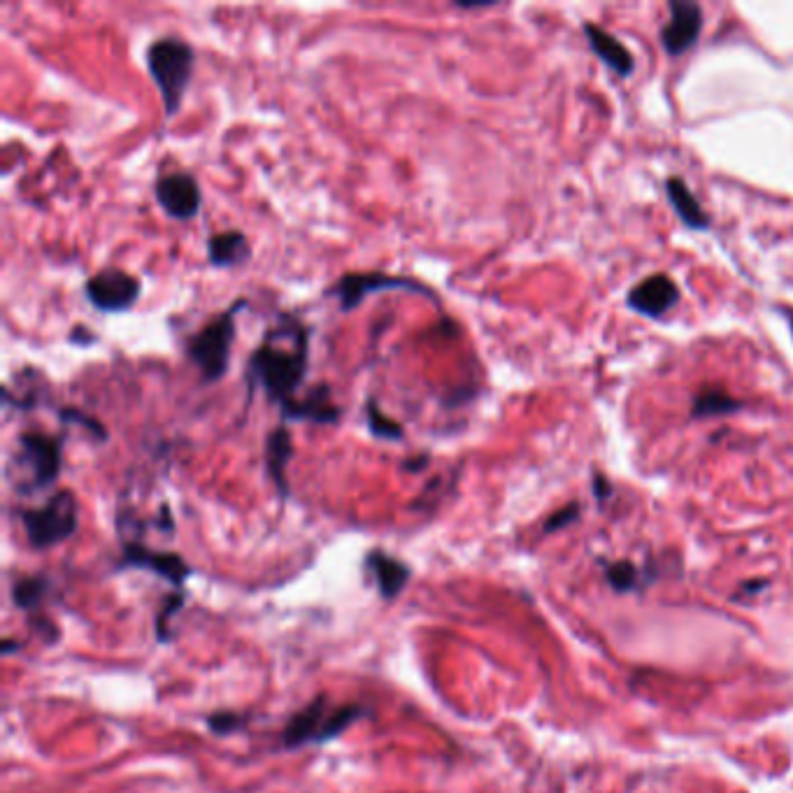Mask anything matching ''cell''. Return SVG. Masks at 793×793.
I'll use <instances>...</instances> for the list:
<instances>
[{"label":"cell","mask_w":793,"mask_h":793,"mask_svg":"<svg viewBox=\"0 0 793 793\" xmlns=\"http://www.w3.org/2000/svg\"><path fill=\"white\" fill-rule=\"evenodd\" d=\"M310 368V328L291 312H282L266 331L247 361V380L277 407L295 399Z\"/></svg>","instance_id":"cell-1"},{"label":"cell","mask_w":793,"mask_h":793,"mask_svg":"<svg viewBox=\"0 0 793 793\" xmlns=\"http://www.w3.org/2000/svg\"><path fill=\"white\" fill-rule=\"evenodd\" d=\"M145 62L149 77L154 79L158 93H161L166 116H175L185 103L196 66V52L191 43L177 35L156 37L147 47Z\"/></svg>","instance_id":"cell-2"},{"label":"cell","mask_w":793,"mask_h":793,"mask_svg":"<svg viewBox=\"0 0 793 793\" xmlns=\"http://www.w3.org/2000/svg\"><path fill=\"white\" fill-rule=\"evenodd\" d=\"M64 466V435L24 431L16 435L10 468L16 472L14 489L24 495L52 487Z\"/></svg>","instance_id":"cell-3"},{"label":"cell","mask_w":793,"mask_h":793,"mask_svg":"<svg viewBox=\"0 0 793 793\" xmlns=\"http://www.w3.org/2000/svg\"><path fill=\"white\" fill-rule=\"evenodd\" d=\"M247 308V299H237L224 312L198 328L185 345L187 359L201 372L203 384H216L226 378L231 368V351L235 343V316Z\"/></svg>","instance_id":"cell-4"},{"label":"cell","mask_w":793,"mask_h":793,"mask_svg":"<svg viewBox=\"0 0 793 793\" xmlns=\"http://www.w3.org/2000/svg\"><path fill=\"white\" fill-rule=\"evenodd\" d=\"M364 715L359 705H343L328 712L326 696H316L308 707L299 710L284 726L282 740L287 747H301L308 742H324L338 738L340 733Z\"/></svg>","instance_id":"cell-5"},{"label":"cell","mask_w":793,"mask_h":793,"mask_svg":"<svg viewBox=\"0 0 793 793\" xmlns=\"http://www.w3.org/2000/svg\"><path fill=\"white\" fill-rule=\"evenodd\" d=\"M22 524L26 530V538L33 549H49L54 545H62L77 530L79 520V505L72 491L64 489L56 491L43 507L24 510Z\"/></svg>","instance_id":"cell-6"},{"label":"cell","mask_w":793,"mask_h":793,"mask_svg":"<svg viewBox=\"0 0 793 793\" xmlns=\"http://www.w3.org/2000/svg\"><path fill=\"white\" fill-rule=\"evenodd\" d=\"M380 291H407V293H416V295H426L433 303H438V293H435L431 287L422 284L414 277H405V275H389V272H345L338 282H333L326 289L328 299H335L340 303L343 312H351L359 308L370 293H380Z\"/></svg>","instance_id":"cell-7"},{"label":"cell","mask_w":793,"mask_h":793,"mask_svg":"<svg viewBox=\"0 0 793 793\" xmlns=\"http://www.w3.org/2000/svg\"><path fill=\"white\" fill-rule=\"evenodd\" d=\"M143 293V282L122 268H105L91 275L85 284L87 301L103 314L129 312Z\"/></svg>","instance_id":"cell-8"},{"label":"cell","mask_w":793,"mask_h":793,"mask_svg":"<svg viewBox=\"0 0 793 793\" xmlns=\"http://www.w3.org/2000/svg\"><path fill=\"white\" fill-rule=\"evenodd\" d=\"M156 203L175 222H191L203 208V191L191 172H166L154 182Z\"/></svg>","instance_id":"cell-9"},{"label":"cell","mask_w":793,"mask_h":793,"mask_svg":"<svg viewBox=\"0 0 793 793\" xmlns=\"http://www.w3.org/2000/svg\"><path fill=\"white\" fill-rule=\"evenodd\" d=\"M282 422H303L316 426H338L343 420V407L333 401V391L328 384H320L303 395L280 405Z\"/></svg>","instance_id":"cell-10"},{"label":"cell","mask_w":793,"mask_h":793,"mask_svg":"<svg viewBox=\"0 0 793 793\" xmlns=\"http://www.w3.org/2000/svg\"><path fill=\"white\" fill-rule=\"evenodd\" d=\"M703 29V8L686 0H672L670 22L661 29V45L670 56H680L696 45Z\"/></svg>","instance_id":"cell-11"},{"label":"cell","mask_w":793,"mask_h":793,"mask_svg":"<svg viewBox=\"0 0 793 793\" xmlns=\"http://www.w3.org/2000/svg\"><path fill=\"white\" fill-rule=\"evenodd\" d=\"M628 308L645 316H661L680 303V289L668 275H649L647 280L633 287L626 299Z\"/></svg>","instance_id":"cell-12"},{"label":"cell","mask_w":793,"mask_h":793,"mask_svg":"<svg viewBox=\"0 0 793 793\" xmlns=\"http://www.w3.org/2000/svg\"><path fill=\"white\" fill-rule=\"evenodd\" d=\"M293 435L291 431L287 428V424L282 422L280 426H275L268 438H266V454H264V461H266V472L268 478L275 482L277 491H280L282 499H287L289 495V480H287V468H289V461L293 459Z\"/></svg>","instance_id":"cell-13"},{"label":"cell","mask_w":793,"mask_h":793,"mask_svg":"<svg viewBox=\"0 0 793 793\" xmlns=\"http://www.w3.org/2000/svg\"><path fill=\"white\" fill-rule=\"evenodd\" d=\"M124 563L135 566V568H147L156 574H161V578L170 580L175 587H182V582L189 574V566L180 557H177V554L152 551L141 545H126Z\"/></svg>","instance_id":"cell-14"},{"label":"cell","mask_w":793,"mask_h":793,"mask_svg":"<svg viewBox=\"0 0 793 793\" xmlns=\"http://www.w3.org/2000/svg\"><path fill=\"white\" fill-rule=\"evenodd\" d=\"M208 264L212 268H237L252 259V243L243 231H222L208 237Z\"/></svg>","instance_id":"cell-15"},{"label":"cell","mask_w":793,"mask_h":793,"mask_svg":"<svg viewBox=\"0 0 793 793\" xmlns=\"http://www.w3.org/2000/svg\"><path fill=\"white\" fill-rule=\"evenodd\" d=\"M584 35L589 40L591 49L596 52V56H601V62L612 68L617 75L626 77L633 70H636V58L628 52V47L624 43H619L610 31L601 29L599 24H584Z\"/></svg>","instance_id":"cell-16"},{"label":"cell","mask_w":793,"mask_h":793,"mask_svg":"<svg viewBox=\"0 0 793 793\" xmlns=\"http://www.w3.org/2000/svg\"><path fill=\"white\" fill-rule=\"evenodd\" d=\"M366 566L375 578V582H378V589L384 599L399 596L410 580V568L403 561L389 557V554H384L382 549L370 551L366 559Z\"/></svg>","instance_id":"cell-17"},{"label":"cell","mask_w":793,"mask_h":793,"mask_svg":"<svg viewBox=\"0 0 793 793\" xmlns=\"http://www.w3.org/2000/svg\"><path fill=\"white\" fill-rule=\"evenodd\" d=\"M666 193L670 198L672 208H675L680 220L689 226V228H707L710 226V216L703 210V205L699 203V198L693 196V191L686 187V182L682 177H670L666 182Z\"/></svg>","instance_id":"cell-18"},{"label":"cell","mask_w":793,"mask_h":793,"mask_svg":"<svg viewBox=\"0 0 793 793\" xmlns=\"http://www.w3.org/2000/svg\"><path fill=\"white\" fill-rule=\"evenodd\" d=\"M740 407H742V403L733 399V395H728L724 389L707 387L693 395L691 414L699 416V420H705V416H722V414L738 412Z\"/></svg>","instance_id":"cell-19"},{"label":"cell","mask_w":793,"mask_h":793,"mask_svg":"<svg viewBox=\"0 0 793 793\" xmlns=\"http://www.w3.org/2000/svg\"><path fill=\"white\" fill-rule=\"evenodd\" d=\"M364 416H366V426L370 431V435H375L378 440H387V443H403L405 440V428L403 424H399L395 420H391L389 414H384L380 410V403L375 395L366 401L364 405Z\"/></svg>","instance_id":"cell-20"},{"label":"cell","mask_w":793,"mask_h":793,"mask_svg":"<svg viewBox=\"0 0 793 793\" xmlns=\"http://www.w3.org/2000/svg\"><path fill=\"white\" fill-rule=\"evenodd\" d=\"M54 414H56L58 420H62V424H66V426H70V424H72V426L85 428L96 443H105V440L110 438L108 428H105L101 422H98L96 416L87 414L85 410L70 407V405H62V407H54Z\"/></svg>","instance_id":"cell-21"},{"label":"cell","mask_w":793,"mask_h":793,"mask_svg":"<svg viewBox=\"0 0 793 793\" xmlns=\"http://www.w3.org/2000/svg\"><path fill=\"white\" fill-rule=\"evenodd\" d=\"M49 591V580L47 578H24L19 580L12 589V599L14 605L22 610H35L43 599L47 596Z\"/></svg>","instance_id":"cell-22"},{"label":"cell","mask_w":793,"mask_h":793,"mask_svg":"<svg viewBox=\"0 0 793 793\" xmlns=\"http://www.w3.org/2000/svg\"><path fill=\"white\" fill-rule=\"evenodd\" d=\"M607 580H610V584L614 589L628 591L633 584H636L638 572H636V568H633V563L619 561V563H614V566L607 568Z\"/></svg>","instance_id":"cell-23"},{"label":"cell","mask_w":793,"mask_h":793,"mask_svg":"<svg viewBox=\"0 0 793 793\" xmlns=\"http://www.w3.org/2000/svg\"><path fill=\"white\" fill-rule=\"evenodd\" d=\"M245 717L235 715V712H214V715L208 719V726L216 736H231L233 730L243 728Z\"/></svg>","instance_id":"cell-24"},{"label":"cell","mask_w":793,"mask_h":793,"mask_svg":"<svg viewBox=\"0 0 793 793\" xmlns=\"http://www.w3.org/2000/svg\"><path fill=\"white\" fill-rule=\"evenodd\" d=\"M578 517H580V505H578V503H570V505L561 507L559 512L551 514V517H549L547 524H545V530H547V533H554V530H559V528L572 524Z\"/></svg>","instance_id":"cell-25"},{"label":"cell","mask_w":793,"mask_h":793,"mask_svg":"<svg viewBox=\"0 0 793 793\" xmlns=\"http://www.w3.org/2000/svg\"><path fill=\"white\" fill-rule=\"evenodd\" d=\"M70 345H77V347H91L93 343H98L96 333L91 328H87L85 324H77L72 331H70Z\"/></svg>","instance_id":"cell-26"},{"label":"cell","mask_w":793,"mask_h":793,"mask_svg":"<svg viewBox=\"0 0 793 793\" xmlns=\"http://www.w3.org/2000/svg\"><path fill=\"white\" fill-rule=\"evenodd\" d=\"M403 466H405V470H410V472H422V470L428 466V454H420V456H416V459H407Z\"/></svg>","instance_id":"cell-27"},{"label":"cell","mask_w":793,"mask_h":793,"mask_svg":"<svg viewBox=\"0 0 793 793\" xmlns=\"http://www.w3.org/2000/svg\"><path fill=\"white\" fill-rule=\"evenodd\" d=\"M784 314H786V322H789V326H791V335H793V310H784Z\"/></svg>","instance_id":"cell-28"}]
</instances>
